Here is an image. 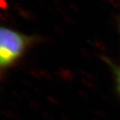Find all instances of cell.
<instances>
[{"mask_svg": "<svg viewBox=\"0 0 120 120\" xmlns=\"http://www.w3.org/2000/svg\"><path fill=\"white\" fill-rule=\"evenodd\" d=\"M27 39L11 29L1 27L0 31V65L8 68L18 60L26 49Z\"/></svg>", "mask_w": 120, "mask_h": 120, "instance_id": "obj_1", "label": "cell"}, {"mask_svg": "<svg viewBox=\"0 0 120 120\" xmlns=\"http://www.w3.org/2000/svg\"><path fill=\"white\" fill-rule=\"evenodd\" d=\"M117 87L120 93V69L117 71Z\"/></svg>", "mask_w": 120, "mask_h": 120, "instance_id": "obj_2", "label": "cell"}]
</instances>
